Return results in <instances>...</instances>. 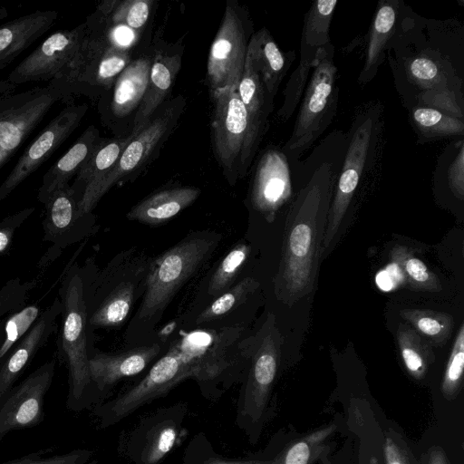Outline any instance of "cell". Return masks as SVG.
Returning <instances> with one entry per match:
<instances>
[{
	"label": "cell",
	"instance_id": "obj_1",
	"mask_svg": "<svg viewBox=\"0 0 464 464\" xmlns=\"http://www.w3.org/2000/svg\"><path fill=\"white\" fill-rule=\"evenodd\" d=\"M252 346L253 339L246 337L239 325L181 332L140 382L95 406L100 428L115 425L188 379L198 383L206 398H219L244 379Z\"/></svg>",
	"mask_w": 464,
	"mask_h": 464
},
{
	"label": "cell",
	"instance_id": "obj_2",
	"mask_svg": "<svg viewBox=\"0 0 464 464\" xmlns=\"http://www.w3.org/2000/svg\"><path fill=\"white\" fill-rule=\"evenodd\" d=\"M347 145L346 133L335 130L291 169L302 186L289 210L279 272L281 292L290 298L309 293L328 210Z\"/></svg>",
	"mask_w": 464,
	"mask_h": 464
},
{
	"label": "cell",
	"instance_id": "obj_3",
	"mask_svg": "<svg viewBox=\"0 0 464 464\" xmlns=\"http://www.w3.org/2000/svg\"><path fill=\"white\" fill-rule=\"evenodd\" d=\"M222 239L213 230L194 231L153 258L128 337L157 324L181 287L207 263Z\"/></svg>",
	"mask_w": 464,
	"mask_h": 464
},
{
	"label": "cell",
	"instance_id": "obj_4",
	"mask_svg": "<svg viewBox=\"0 0 464 464\" xmlns=\"http://www.w3.org/2000/svg\"><path fill=\"white\" fill-rule=\"evenodd\" d=\"M152 260L145 252L131 248L118 253L99 271L86 263L85 303L91 331L124 324L142 298Z\"/></svg>",
	"mask_w": 464,
	"mask_h": 464
},
{
	"label": "cell",
	"instance_id": "obj_5",
	"mask_svg": "<svg viewBox=\"0 0 464 464\" xmlns=\"http://www.w3.org/2000/svg\"><path fill=\"white\" fill-rule=\"evenodd\" d=\"M58 297L62 303L58 355L68 367L69 392L66 406L80 411L100 403L91 379L89 360L92 353L85 303L83 266L72 262L64 271Z\"/></svg>",
	"mask_w": 464,
	"mask_h": 464
},
{
	"label": "cell",
	"instance_id": "obj_6",
	"mask_svg": "<svg viewBox=\"0 0 464 464\" xmlns=\"http://www.w3.org/2000/svg\"><path fill=\"white\" fill-rule=\"evenodd\" d=\"M382 113V106L376 102L362 106L354 114L346 133V150L327 214L322 253L335 237L364 174L376 163Z\"/></svg>",
	"mask_w": 464,
	"mask_h": 464
},
{
	"label": "cell",
	"instance_id": "obj_7",
	"mask_svg": "<svg viewBox=\"0 0 464 464\" xmlns=\"http://www.w3.org/2000/svg\"><path fill=\"white\" fill-rule=\"evenodd\" d=\"M332 43L320 49L311 72L292 134L283 147L291 169L333 122L338 104L337 68Z\"/></svg>",
	"mask_w": 464,
	"mask_h": 464
},
{
	"label": "cell",
	"instance_id": "obj_8",
	"mask_svg": "<svg viewBox=\"0 0 464 464\" xmlns=\"http://www.w3.org/2000/svg\"><path fill=\"white\" fill-rule=\"evenodd\" d=\"M178 98L157 114L132 138L113 168L98 182L85 188L79 202L82 215L92 213L101 198L115 185L141 170L174 130L183 109Z\"/></svg>",
	"mask_w": 464,
	"mask_h": 464
},
{
	"label": "cell",
	"instance_id": "obj_9",
	"mask_svg": "<svg viewBox=\"0 0 464 464\" xmlns=\"http://www.w3.org/2000/svg\"><path fill=\"white\" fill-rule=\"evenodd\" d=\"M72 87L65 81L53 80L46 86L0 96V169L53 107L72 94Z\"/></svg>",
	"mask_w": 464,
	"mask_h": 464
},
{
	"label": "cell",
	"instance_id": "obj_10",
	"mask_svg": "<svg viewBox=\"0 0 464 464\" xmlns=\"http://www.w3.org/2000/svg\"><path fill=\"white\" fill-rule=\"evenodd\" d=\"M211 93L213 151L227 182L234 186L247 173L245 164L249 135L247 113L237 90L225 88Z\"/></svg>",
	"mask_w": 464,
	"mask_h": 464
},
{
	"label": "cell",
	"instance_id": "obj_11",
	"mask_svg": "<svg viewBox=\"0 0 464 464\" xmlns=\"http://www.w3.org/2000/svg\"><path fill=\"white\" fill-rule=\"evenodd\" d=\"M279 355V338L271 318L253 341L246 374L237 401L236 423L246 431L256 424L266 409L275 381Z\"/></svg>",
	"mask_w": 464,
	"mask_h": 464
},
{
	"label": "cell",
	"instance_id": "obj_12",
	"mask_svg": "<svg viewBox=\"0 0 464 464\" xmlns=\"http://www.w3.org/2000/svg\"><path fill=\"white\" fill-rule=\"evenodd\" d=\"M249 28L250 22L243 10L227 1L208 58L207 79L211 92L237 89L251 37Z\"/></svg>",
	"mask_w": 464,
	"mask_h": 464
},
{
	"label": "cell",
	"instance_id": "obj_13",
	"mask_svg": "<svg viewBox=\"0 0 464 464\" xmlns=\"http://www.w3.org/2000/svg\"><path fill=\"white\" fill-rule=\"evenodd\" d=\"M85 35V24L53 33L13 69L5 81L14 86L32 82H67Z\"/></svg>",
	"mask_w": 464,
	"mask_h": 464
},
{
	"label": "cell",
	"instance_id": "obj_14",
	"mask_svg": "<svg viewBox=\"0 0 464 464\" xmlns=\"http://www.w3.org/2000/svg\"><path fill=\"white\" fill-rule=\"evenodd\" d=\"M81 195L73 187L65 185L54 191L44 204L43 240L51 245L38 266L45 268L68 246L92 235L98 228L92 213L79 210Z\"/></svg>",
	"mask_w": 464,
	"mask_h": 464
},
{
	"label": "cell",
	"instance_id": "obj_15",
	"mask_svg": "<svg viewBox=\"0 0 464 464\" xmlns=\"http://www.w3.org/2000/svg\"><path fill=\"white\" fill-rule=\"evenodd\" d=\"M336 0L314 2L304 18L299 63L284 91V102L277 112L282 121L291 118L300 103L321 48L331 43L329 30Z\"/></svg>",
	"mask_w": 464,
	"mask_h": 464
},
{
	"label": "cell",
	"instance_id": "obj_16",
	"mask_svg": "<svg viewBox=\"0 0 464 464\" xmlns=\"http://www.w3.org/2000/svg\"><path fill=\"white\" fill-rule=\"evenodd\" d=\"M186 413L187 405L180 402L140 420L127 440V456L132 464H160L176 445Z\"/></svg>",
	"mask_w": 464,
	"mask_h": 464
},
{
	"label": "cell",
	"instance_id": "obj_17",
	"mask_svg": "<svg viewBox=\"0 0 464 464\" xmlns=\"http://www.w3.org/2000/svg\"><path fill=\"white\" fill-rule=\"evenodd\" d=\"M88 107L69 104L44 127L24 150L16 164L0 185V201L31 176L80 125Z\"/></svg>",
	"mask_w": 464,
	"mask_h": 464
},
{
	"label": "cell",
	"instance_id": "obj_18",
	"mask_svg": "<svg viewBox=\"0 0 464 464\" xmlns=\"http://www.w3.org/2000/svg\"><path fill=\"white\" fill-rule=\"evenodd\" d=\"M54 371L53 358L13 387L0 405V442L9 432L37 426L44 420V397Z\"/></svg>",
	"mask_w": 464,
	"mask_h": 464
},
{
	"label": "cell",
	"instance_id": "obj_19",
	"mask_svg": "<svg viewBox=\"0 0 464 464\" xmlns=\"http://www.w3.org/2000/svg\"><path fill=\"white\" fill-rule=\"evenodd\" d=\"M162 344L153 342L118 353L93 351L90 356L89 368L100 403L102 398L119 382L143 372L160 356Z\"/></svg>",
	"mask_w": 464,
	"mask_h": 464
},
{
	"label": "cell",
	"instance_id": "obj_20",
	"mask_svg": "<svg viewBox=\"0 0 464 464\" xmlns=\"http://www.w3.org/2000/svg\"><path fill=\"white\" fill-rule=\"evenodd\" d=\"M62 303L57 296L41 314L32 328L14 345L0 363V405L38 351L57 328Z\"/></svg>",
	"mask_w": 464,
	"mask_h": 464
},
{
	"label": "cell",
	"instance_id": "obj_21",
	"mask_svg": "<svg viewBox=\"0 0 464 464\" xmlns=\"http://www.w3.org/2000/svg\"><path fill=\"white\" fill-rule=\"evenodd\" d=\"M291 170L286 156L276 149L267 150L259 160L251 190V203L267 218L292 197Z\"/></svg>",
	"mask_w": 464,
	"mask_h": 464
},
{
	"label": "cell",
	"instance_id": "obj_22",
	"mask_svg": "<svg viewBox=\"0 0 464 464\" xmlns=\"http://www.w3.org/2000/svg\"><path fill=\"white\" fill-rule=\"evenodd\" d=\"M237 92L246 108L249 125L245 157L246 168L248 169L266 130L268 117L274 108V98L270 96L259 73L246 58Z\"/></svg>",
	"mask_w": 464,
	"mask_h": 464
},
{
	"label": "cell",
	"instance_id": "obj_23",
	"mask_svg": "<svg viewBox=\"0 0 464 464\" xmlns=\"http://www.w3.org/2000/svg\"><path fill=\"white\" fill-rule=\"evenodd\" d=\"M58 17L57 11H35L1 24L0 71L49 31Z\"/></svg>",
	"mask_w": 464,
	"mask_h": 464
},
{
	"label": "cell",
	"instance_id": "obj_24",
	"mask_svg": "<svg viewBox=\"0 0 464 464\" xmlns=\"http://www.w3.org/2000/svg\"><path fill=\"white\" fill-rule=\"evenodd\" d=\"M246 58L250 61L272 98L295 59V52H283L266 28L253 34L249 39Z\"/></svg>",
	"mask_w": 464,
	"mask_h": 464
},
{
	"label": "cell",
	"instance_id": "obj_25",
	"mask_svg": "<svg viewBox=\"0 0 464 464\" xmlns=\"http://www.w3.org/2000/svg\"><path fill=\"white\" fill-rule=\"evenodd\" d=\"M401 2L380 1L370 27L365 61L358 77L361 84L372 81L385 56V51L392 44L401 22Z\"/></svg>",
	"mask_w": 464,
	"mask_h": 464
},
{
	"label": "cell",
	"instance_id": "obj_26",
	"mask_svg": "<svg viewBox=\"0 0 464 464\" xmlns=\"http://www.w3.org/2000/svg\"><path fill=\"white\" fill-rule=\"evenodd\" d=\"M103 139L99 130L90 125L74 144L44 175L37 199L43 205L61 187L69 184L81 168L89 160Z\"/></svg>",
	"mask_w": 464,
	"mask_h": 464
},
{
	"label": "cell",
	"instance_id": "obj_27",
	"mask_svg": "<svg viewBox=\"0 0 464 464\" xmlns=\"http://www.w3.org/2000/svg\"><path fill=\"white\" fill-rule=\"evenodd\" d=\"M196 187H175L145 198L127 213L129 220L146 225L163 224L190 206L199 196Z\"/></svg>",
	"mask_w": 464,
	"mask_h": 464
},
{
	"label": "cell",
	"instance_id": "obj_28",
	"mask_svg": "<svg viewBox=\"0 0 464 464\" xmlns=\"http://www.w3.org/2000/svg\"><path fill=\"white\" fill-rule=\"evenodd\" d=\"M180 63L179 54H160L153 58L147 90L135 114L132 131L139 132L169 94Z\"/></svg>",
	"mask_w": 464,
	"mask_h": 464
},
{
	"label": "cell",
	"instance_id": "obj_29",
	"mask_svg": "<svg viewBox=\"0 0 464 464\" xmlns=\"http://www.w3.org/2000/svg\"><path fill=\"white\" fill-rule=\"evenodd\" d=\"M152 58L142 56L131 61L115 82L111 110L124 117L139 107L147 90Z\"/></svg>",
	"mask_w": 464,
	"mask_h": 464
},
{
	"label": "cell",
	"instance_id": "obj_30",
	"mask_svg": "<svg viewBox=\"0 0 464 464\" xmlns=\"http://www.w3.org/2000/svg\"><path fill=\"white\" fill-rule=\"evenodd\" d=\"M410 119L420 144L448 137H462L464 134L463 120L430 107L413 106L410 111Z\"/></svg>",
	"mask_w": 464,
	"mask_h": 464
},
{
	"label": "cell",
	"instance_id": "obj_31",
	"mask_svg": "<svg viewBox=\"0 0 464 464\" xmlns=\"http://www.w3.org/2000/svg\"><path fill=\"white\" fill-rule=\"evenodd\" d=\"M138 132L131 131L127 137L102 140L89 160L76 175L74 186L81 194L103 178L116 164L124 149Z\"/></svg>",
	"mask_w": 464,
	"mask_h": 464
},
{
	"label": "cell",
	"instance_id": "obj_32",
	"mask_svg": "<svg viewBox=\"0 0 464 464\" xmlns=\"http://www.w3.org/2000/svg\"><path fill=\"white\" fill-rule=\"evenodd\" d=\"M397 341L404 366L415 379H421L433 362L430 346L409 325L401 324L397 331Z\"/></svg>",
	"mask_w": 464,
	"mask_h": 464
},
{
	"label": "cell",
	"instance_id": "obj_33",
	"mask_svg": "<svg viewBox=\"0 0 464 464\" xmlns=\"http://www.w3.org/2000/svg\"><path fill=\"white\" fill-rule=\"evenodd\" d=\"M408 77L413 84L422 88L423 92L440 87L452 88L459 91V82L450 80V72L443 67L440 59L418 55L411 58L406 64Z\"/></svg>",
	"mask_w": 464,
	"mask_h": 464
},
{
	"label": "cell",
	"instance_id": "obj_34",
	"mask_svg": "<svg viewBox=\"0 0 464 464\" xmlns=\"http://www.w3.org/2000/svg\"><path fill=\"white\" fill-rule=\"evenodd\" d=\"M401 316L419 333L436 343H444L450 335L453 327L452 316L445 313L406 309L401 312Z\"/></svg>",
	"mask_w": 464,
	"mask_h": 464
},
{
	"label": "cell",
	"instance_id": "obj_35",
	"mask_svg": "<svg viewBox=\"0 0 464 464\" xmlns=\"http://www.w3.org/2000/svg\"><path fill=\"white\" fill-rule=\"evenodd\" d=\"M258 286L259 283L256 279L245 277L202 310L196 319V324H202L220 318L241 304Z\"/></svg>",
	"mask_w": 464,
	"mask_h": 464
},
{
	"label": "cell",
	"instance_id": "obj_36",
	"mask_svg": "<svg viewBox=\"0 0 464 464\" xmlns=\"http://www.w3.org/2000/svg\"><path fill=\"white\" fill-rule=\"evenodd\" d=\"M436 173L442 175L453 196L464 198V140H455L448 145L438 160Z\"/></svg>",
	"mask_w": 464,
	"mask_h": 464
},
{
	"label": "cell",
	"instance_id": "obj_37",
	"mask_svg": "<svg viewBox=\"0 0 464 464\" xmlns=\"http://www.w3.org/2000/svg\"><path fill=\"white\" fill-rule=\"evenodd\" d=\"M250 253V246L246 243L236 245L222 259L212 274L208 294L218 296L230 288Z\"/></svg>",
	"mask_w": 464,
	"mask_h": 464
},
{
	"label": "cell",
	"instance_id": "obj_38",
	"mask_svg": "<svg viewBox=\"0 0 464 464\" xmlns=\"http://www.w3.org/2000/svg\"><path fill=\"white\" fill-rule=\"evenodd\" d=\"M42 312L39 304L34 303L24 305L20 310L4 317V339L0 346V363L14 345L32 328Z\"/></svg>",
	"mask_w": 464,
	"mask_h": 464
},
{
	"label": "cell",
	"instance_id": "obj_39",
	"mask_svg": "<svg viewBox=\"0 0 464 464\" xmlns=\"http://www.w3.org/2000/svg\"><path fill=\"white\" fill-rule=\"evenodd\" d=\"M394 257L414 288L428 291L440 290L438 277L420 259L408 254L402 247L395 249Z\"/></svg>",
	"mask_w": 464,
	"mask_h": 464
},
{
	"label": "cell",
	"instance_id": "obj_40",
	"mask_svg": "<svg viewBox=\"0 0 464 464\" xmlns=\"http://www.w3.org/2000/svg\"><path fill=\"white\" fill-rule=\"evenodd\" d=\"M464 370V324H461L449 357L441 382V392L446 399L452 400L459 393Z\"/></svg>",
	"mask_w": 464,
	"mask_h": 464
},
{
	"label": "cell",
	"instance_id": "obj_41",
	"mask_svg": "<svg viewBox=\"0 0 464 464\" xmlns=\"http://www.w3.org/2000/svg\"><path fill=\"white\" fill-rule=\"evenodd\" d=\"M38 279L22 281L19 277L8 280L0 287V320L25 305L29 294L37 286Z\"/></svg>",
	"mask_w": 464,
	"mask_h": 464
},
{
	"label": "cell",
	"instance_id": "obj_42",
	"mask_svg": "<svg viewBox=\"0 0 464 464\" xmlns=\"http://www.w3.org/2000/svg\"><path fill=\"white\" fill-rule=\"evenodd\" d=\"M152 1L130 0L120 2L116 6L111 20L114 24H121L137 31L147 23Z\"/></svg>",
	"mask_w": 464,
	"mask_h": 464
},
{
	"label": "cell",
	"instance_id": "obj_43",
	"mask_svg": "<svg viewBox=\"0 0 464 464\" xmlns=\"http://www.w3.org/2000/svg\"><path fill=\"white\" fill-rule=\"evenodd\" d=\"M49 451L40 450L1 464H85L92 455L90 450L77 449L60 455L44 457Z\"/></svg>",
	"mask_w": 464,
	"mask_h": 464
},
{
	"label": "cell",
	"instance_id": "obj_44",
	"mask_svg": "<svg viewBox=\"0 0 464 464\" xmlns=\"http://www.w3.org/2000/svg\"><path fill=\"white\" fill-rule=\"evenodd\" d=\"M34 207L23 208L6 216L0 221V254L10 247L15 232L34 213Z\"/></svg>",
	"mask_w": 464,
	"mask_h": 464
},
{
	"label": "cell",
	"instance_id": "obj_45",
	"mask_svg": "<svg viewBox=\"0 0 464 464\" xmlns=\"http://www.w3.org/2000/svg\"><path fill=\"white\" fill-rule=\"evenodd\" d=\"M137 32L127 25L114 24L108 33L111 45L128 50L137 39Z\"/></svg>",
	"mask_w": 464,
	"mask_h": 464
},
{
	"label": "cell",
	"instance_id": "obj_46",
	"mask_svg": "<svg viewBox=\"0 0 464 464\" xmlns=\"http://www.w3.org/2000/svg\"><path fill=\"white\" fill-rule=\"evenodd\" d=\"M309 441L303 440L294 444L286 452L284 464H308L311 457Z\"/></svg>",
	"mask_w": 464,
	"mask_h": 464
},
{
	"label": "cell",
	"instance_id": "obj_47",
	"mask_svg": "<svg viewBox=\"0 0 464 464\" xmlns=\"http://www.w3.org/2000/svg\"><path fill=\"white\" fill-rule=\"evenodd\" d=\"M383 453L384 464H411L405 451L389 437L385 440Z\"/></svg>",
	"mask_w": 464,
	"mask_h": 464
},
{
	"label": "cell",
	"instance_id": "obj_48",
	"mask_svg": "<svg viewBox=\"0 0 464 464\" xmlns=\"http://www.w3.org/2000/svg\"><path fill=\"white\" fill-rule=\"evenodd\" d=\"M204 464H275V462L258 459L225 460L221 459H210Z\"/></svg>",
	"mask_w": 464,
	"mask_h": 464
},
{
	"label": "cell",
	"instance_id": "obj_49",
	"mask_svg": "<svg viewBox=\"0 0 464 464\" xmlns=\"http://www.w3.org/2000/svg\"><path fill=\"white\" fill-rule=\"evenodd\" d=\"M427 464H450V463L446 458V455H445L443 450H441L439 447H436L430 451Z\"/></svg>",
	"mask_w": 464,
	"mask_h": 464
},
{
	"label": "cell",
	"instance_id": "obj_50",
	"mask_svg": "<svg viewBox=\"0 0 464 464\" xmlns=\"http://www.w3.org/2000/svg\"><path fill=\"white\" fill-rule=\"evenodd\" d=\"M4 339V318L0 320V346Z\"/></svg>",
	"mask_w": 464,
	"mask_h": 464
},
{
	"label": "cell",
	"instance_id": "obj_51",
	"mask_svg": "<svg viewBox=\"0 0 464 464\" xmlns=\"http://www.w3.org/2000/svg\"><path fill=\"white\" fill-rule=\"evenodd\" d=\"M7 16V10L5 7L0 6V20Z\"/></svg>",
	"mask_w": 464,
	"mask_h": 464
}]
</instances>
